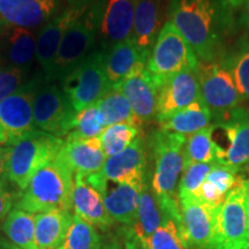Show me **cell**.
<instances>
[{"label":"cell","instance_id":"1","mask_svg":"<svg viewBox=\"0 0 249 249\" xmlns=\"http://www.w3.org/2000/svg\"><path fill=\"white\" fill-rule=\"evenodd\" d=\"M62 149V148H61ZM75 173L61 150L26 187L17 207L30 213L73 211Z\"/></svg>","mask_w":249,"mask_h":249},{"label":"cell","instance_id":"2","mask_svg":"<svg viewBox=\"0 0 249 249\" xmlns=\"http://www.w3.org/2000/svg\"><path fill=\"white\" fill-rule=\"evenodd\" d=\"M65 141L61 138L35 129L8 147L5 176L24 191L34 176L55 158Z\"/></svg>","mask_w":249,"mask_h":249},{"label":"cell","instance_id":"3","mask_svg":"<svg viewBox=\"0 0 249 249\" xmlns=\"http://www.w3.org/2000/svg\"><path fill=\"white\" fill-rule=\"evenodd\" d=\"M216 12L210 0H173L171 22L202 61L213 60L218 44Z\"/></svg>","mask_w":249,"mask_h":249},{"label":"cell","instance_id":"4","mask_svg":"<svg viewBox=\"0 0 249 249\" xmlns=\"http://www.w3.org/2000/svg\"><path fill=\"white\" fill-rule=\"evenodd\" d=\"M107 0H92V2L65 34L54 61L51 82L61 81L92 52L96 38L99 35L102 18Z\"/></svg>","mask_w":249,"mask_h":249},{"label":"cell","instance_id":"5","mask_svg":"<svg viewBox=\"0 0 249 249\" xmlns=\"http://www.w3.org/2000/svg\"><path fill=\"white\" fill-rule=\"evenodd\" d=\"M186 139V136L163 129L154 134L151 143L155 157L152 192L158 203L179 201L176 188L185 165Z\"/></svg>","mask_w":249,"mask_h":249},{"label":"cell","instance_id":"6","mask_svg":"<svg viewBox=\"0 0 249 249\" xmlns=\"http://www.w3.org/2000/svg\"><path fill=\"white\" fill-rule=\"evenodd\" d=\"M213 249H249V179L238 178L220 205Z\"/></svg>","mask_w":249,"mask_h":249},{"label":"cell","instance_id":"7","mask_svg":"<svg viewBox=\"0 0 249 249\" xmlns=\"http://www.w3.org/2000/svg\"><path fill=\"white\" fill-rule=\"evenodd\" d=\"M198 58L176 26L167 21L158 33L157 39L148 58L147 71L156 87L170 76L185 70H196Z\"/></svg>","mask_w":249,"mask_h":249},{"label":"cell","instance_id":"8","mask_svg":"<svg viewBox=\"0 0 249 249\" xmlns=\"http://www.w3.org/2000/svg\"><path fill=\"white\" fill-rule=\"evenodd\" d=\"M76 112L95 104L112 88L105 71V51H92L61 81Z\"/></svg>","mask_w":249,"mask_h":249},{"label":"cell","instance_id":"9","mask_svg":"<svg viewBox=\"0 0 249 249\" xmlns=\"http://www.w3.org/2000/svg\"><path fill=\"white\" fill-rule=\"evenodd\" d=\"M196 73L201 98L210 110L213 119L214 118L216 121L223 119L230 112L239 107L242 97L225 64L201 61Z\"/></svg>","mask_w":249,"mask_h":249},{"label":"cell","instance_id":"10","mask_svg":"<svg viewBox=\"0 0 249 249\" xmlns=\"http://www.w3.org/2000/svg\"><path fill=\"white\" fill-rule=\"evenodd\" d=\"M76 113L64 89L54 83L38 86L33 102L37 129L58 138L67 136L73 130Z\"/></svg>","mask_w":249,"mask_h":249},{"label":"cell","instance_id":"11","mask_svg":"<svg viewBox=\"0 0 249 249\" xmlns=\"http://www.w3.org/2000/svg\"><path fill=\"white\" fill-rule=\"evenodd\" d=\"M92 0H65V6L55 17L40 28L36 38V61L44 71V80L51 82L59 46L71 24L87 11Z\"/></svg>","mask_w":249,"mask_h":249},{"label":"cell","instance_id":"12","mask_svg":"<svg viewBox=\"0 0 249 249\" xmlns=\"http://www.w3.org/2000/svg\"><path fill=\"white\" fill-rule=\"evenodd\" d=\"M39 81L31 80L0 103V145L12 147L28 133L37 129L33 102Z\"/></svg>","mask_w":249,"mask_h":249},{"label":"cell","instance_id":"13","mask_svg":"<svg viewBox=\"0 0 249 249\" xmlns=\"http://www.w3.org/2000/svg\"><path fill=\"white\" fill-rule=\"evenodd\" d=\"M179 204L183 235L189 249H213L220 207L214 208L196 197L181 198Z\"/></svg>","mask_w":249,"mask_h":249},{"label":"cell","instance_id":"14","mask_svg":"<svg viewBox=\"0 0 249 249\" xmlns=\"http://www.w3.org/2000/svg\"><path fill=\"white\" fill-rule=\"evenodd\" d=\"M213 126L222 132L226 145L218 164L240 170L249 164V110L238 107Z\"/></svg>","mask_w":249,"mask_h":249},{"label":"cell","instance_id":"15","mask_svg":"<svg viewBox=\"0 0 249 249\" xmlns=\"http://www.w3.org/2000/svg\"><path fill=\"white\" fill-rule=\"evenodd\" d=\"M62 8L61 0H0V23L31 30L44 26Z\"/></svg>","mask_w":249,"mask_h":249},{"label":"cell","instance_id":"16","mask_svg":"<svg viewBox=\"0 0 249 249\" xmlns=\"http://www.w3.org/2000/svg\"><path fill=\"white\" fill-rule=\"evenodd\" d=\"M114 88L127 98L140 126L157 119L158 88L148 73L147 66L138 68Z\"/></svg>","mask_w":249,"mask_h":249},{"label":"cell","instance_id":"17","mask_svg":"<svg viewBox=\"0 0 249 249\" xmlns=\"http://www.w3.org/2000/svg\"><path fill=\"white\" fill-rule=\"evenodd\" d=\"M145 166V145L141 136H138L124 151L107 157L101 172L110 182L143 186Z\"/></svg>","mask_w":249,"mask_h":249},{"label":"cell","instance_id":"18","mask_svg":"<svg viewBox=\"0 0 249 249\" xmlns=\"http://www.w3.org/2000/svg\"><path fill=\"white\" fill-rule=\"evenodd\" d=\"M201 98L196 70H185L170 76L158 89L157 120L181 110Z\"/></svg>","mask_w":249,"mask_h":249},{"label":"cell","instance_id":"19","mask_svg":"<svg viewBox=\"0 0 249 249\" xmlns=\"http://www.w3.org/2000/svg\"><path fill=\"white\" fill-rule=\"evenodd\" d=\"M136 1L138 0H107L99 29L105 52L132 37Z\"/></svg>","mask_w":249,"mask_h":249},{"label":"cell","instance_id":"20","mask_svg":"<svg viewBox=\"0 0 249 249\" xmlns=\"http://www.w3.org/2000/svg\"><path fill=\"white\" fill-rule=\"evenodd\" d=\"M35 34L29 29L0 23V58L6 66L26 71L36 59Z\"/></svg>","mask_w":249,"mask_h":249},{"label":"cell","instance_id":"21","mask_svg":"<svg viewBox=\"0 0 249 249\" xmlns=\"http://www.w3.org/2000/svg\"><path fill=\"white\" fill-rule=\"evenodd\" d=\"M73 211L74 214L99 229H107L114 224L105 208L103 195L79 173H75L74 178Z\"/></svg>","mask_w":249,"mask_h":249},{"label":"cell","instance_id":"22","mask_svg":"<svg viewBox=\"0 0 249 249\" xmlns=\"http://www.w3.org/2000/svg\"><path fill=\"white\" fill-rule=\"evenodd\" d=\"M61 152L74 173L85 177L101 172L107 158L99 138L66 139Z\"/></svg>","mask_w":249,"mask_h":249},{"label":"cell","instance_id":"23","mask_svg":"<svg viewBox=\"0 0 249 249\" xmlns=\"http://www.w3.org/2000/svg\"><path fill=\"white\" fill-rule=\"evenodd\" d=\"M102 193L103 201L108 214L114 222L132 226L136 222L142 187L130 183H113Z\"/></svg>","mask_w":249,"mask_h":249},{"label":"cell","instance_id":"24","mask_svg":"<svg viewBox=\"0 0 249 249\" xmlns=\"http://www.w3.org/2000/svg\"><path fill=\"white\" fill-rule=\"evenodd\" d=\"M147 55L132 38L126 39L105 52V71L112 87H116L133 71L147 66Z\"/></svg>","mask_w":249,"mask_h":249},{"label":"cell","instance_id":"25","mask_svg":"<svg viewBox=\"0 0 249 249\" xmlns=\"http://www.w3.org/2000/svg\"><path fill=\"white\" fill-rule=\"evenodd\" d=\"M160 23V0H138L130 38L142 52L150 55Z\"/></svg>","mask_w":249,"mask_h":249},{"label":"cell","instance_id":"26","mask_svg":"<svg viewBox=\"0 0 249 249\" xmlns=\"http://www.w3.org/2000/svg\"><path fill=\"white\" fill-rule=\"evenodd\" d=\"M213 114L202 98H198L188 107L178 110L169 116L158 119L160 129L189 136L198 130L210 126Z\"/></svg>","mask_w":249,"mask_h":249},{"label":"cell","instance_id":"27","mask_svg":"<svg viewBox=\"0 0 249 249\" xmlns=\"http://www.w3.org/2000/svg\"><path fill=\"white\" fill-rule=\"evenodd\" d=\"M73 214L71 211L36 213L35 242L37 249H60Z\"/></svg>","mask_w":249,"mask_h":249},{"label":"cell","instance_id":"28","mask_svg":"<svg viewBox=\"0 0 249 249\" xmlns=\"http://www.w3.org/2000/svg\"><path fill=\"white\" fill-rule=\"evenodd\" d=\"M5 233L11 244L20 249H37L35 242V214L14 208L2 224Z\"/></svg>","mask_w":249,"mask_h":249},{"label":"cell","instance_id":"29","mask_svg":"<svg viewBox=\"0 0 249 249\" xmlns=\"http://www.w3.org/2000/svg\"><path fill=\"white\" fill-rule=\"evenodd\" d=\"M148 246L150 249H189L183 235L181 213H161L160 225L149 238Z\"/></svg>","mask_w":249,"mask_h":249},{"label":"cell","instance_id":"30","mask_svg":"<svg viewBox=\"0 0 249 249\" xmlns=\"http://www.w3.org/2000/svg\"><path fill=\"white\" fill-rule=\"evenodd\" d=\"M160 223L161 213L157 198L150 187L144 183L142 187L141 194H140L138 217H136L135 224L132 225V229L140 238L147 241L148 244L149 238L160 227Z\"/></svg>","mask_w":249,"mask_h":249},{"label":"cell","instance_id":"31","mask_svg":"<svg viewBox=\"0 0 249 249\" xmlns=\"http://www.w3.org/2000/svg\"><path fill=\"white\" fill-rule=\"evenodd\" d=\"M97 105L104 117L107 127L117 124H129L133 126H140L127 98L120 90L114 87H112L110 91L101 101L97 102Z\"/></svg>","mask_w":249,"mask_h":249},{"label":"cell","instance_id":"32","mask_svg":"<svg viewBox=\"0 0 249 249\" xmlns=\"http://www.w3.org/2000/svg\"><path fill=\"white\" fill-rule=\"evenodd\" d=\"M195 163H216L213 124L187 136L183 167Z\"/></svg>","mask_w":249,"mask_h":249},{"label":"cell","instance_id":"33","mask_svg":"<svg viewBox=\"0 0 249 249\" xmlns=\"http://www.w3.org/2000/svg\"><path fill=\"white\" fill-rule=\"evenodd\" d=\"M102 246V236L96 227L76 214H73V219L60 249H101Z\"/></svg>","mask_w":249,"mask_h":249},{"label":"cell","instance_id":"34","mask_svg":"<svg viewBox=\"0 0 249 249\" xmlns=\"http://www.w3.org/2000/svg\"><path fill=\"white\" fill-rule=\"evenodd\" d=\"M139 136V127L129 124H117L105 127L98 136L107 157L124 151Z\"/></svg>","mask_w":249,"mask_h":249},{"label":"cell","instance_id":"35","mask_svg":"<svg viewBox=\"0 0 249 249\" xmlns=\"http://www.w3.org/2000/svg\"><path fill=\"white\" fill-rule=\"evenodd\" d=\"M107 127L104 117L97 103L77 112L74 120L73 130L66 139H92L98 138Z\"/></svg>","mask_w":249,"mask_h":249},{"label":"cell","instance_id":"36","mask_svg":"<svg viewBox=\"0 0 249 249\" xmlns=\"http://www.w3.org/2000/svg\"><path fill=\"white\" fill-rule=\"evenodd\" d=\"M217 163H195L185 166L179 182L178 197L200 198L202 185L207 179L208 174Z\"/></svg>","mask_w":249,"mask_h":249},{"label":"cell","instance_id":"37","mask_svg":"<svg viewBox=\"0 0 249 249\" xmlns=\"http://www.w3.org/2000/svg\"><path fill=\"white\" fill-rule=\"evenodd\" d=\"M225 66L231 71L242 99H249V44L235 52L225 62Z\"/></svg>","mask_w":249,"mask_h":249},{"label":"cell","instance_id":"38","mask_svg":"<svg viewBox=\"0 0 249 249\" xmlns=\"http://www.w3.org/2000/svg\"><path fill=\"white\" fill-rule=\"evenodd\" d=\"M238 172L239 170L234 167L216 164L208 174L205 181L209 183L222 197L225 198L227 193L231 191L236 183V180H238L236 173Z\"/></svg>","mask_w":249,"mask_h":249},{"label":"cell","instance_id":"39","mask_svg":"<svg viewBox=\"0 0 249 249\" xmlns=\"http://www.w3.org/2000/svg\"><path fill=\"white\" fill-rule=\"evenodd\" d=\"M24 71L15 67L0 68V103L23 86Z\"/></svg>","mask_w":249,"mask_h":249},{"label":"cell","instance_id":"40","mask_svg":"<svg viewBox=\"0 0 249 249\" xmlns=\"http://www.w3.org/2000/svg\"><path fill=\"white\" fill-rule=\"evenodd\" d=\"M5 178L0 179V222L4 220L11 213L14 203V197L5 182Z\"/></svg>","mask_w":249,"mask_h":249},{"label":"cell","instance_id":"41","mask_svg":"<svg viewBox=\"0 0 249 249\" xmlns=\"http://www.w3.org/2000/svg\"><path fill=\"white\" fill-rule=\"evenodd\" d=\"M123 242L124 249H150L147 241L140 238L132 226H124L123 229Z\"/></svg>","mask_w":249,"mask_h":249},{"label":"cell","instance_id":"42","mask_svg":"<svg viewBox=\"0 0 249 249\" xmlns=\"http://www.w3.org/2000/svg\"><path fill=\"white\" fill-rule=\"evenodd\" d=\"M8 147H2L0 145V179L5 178V170H6V161L8 157Z\"/></svg>","mask_w":249,"mask_h":249},{"label":"cell","instance_id":"43","mask_svg":"<svg viewBox=\"0 0 249 249\" xmlns=\"http://www.w3.org/2000/svg\"><path fill=\"white\" fill-rule=\"evenodd\" d=\"M101 249H124V248L119 241L112 239V240L105 242V244H103Z\"/></svg>","mask_w":249,"mask_h":249},{"label":"cell","instance_id":"44","mask_svg":"<svg viewBox=\"0 0 249 249\" xmlns=\"http://www.w3.org/2000/svg\"><path fill=\"white\" fill-rule=\"evenodd\" d=\"M0 249H20V248H18L17 246H14L13 244H7V242L0 240Z\"/></svg>","mask_w":249,"mask_h":249},{"label":"cell","instance_id":"45","mask_svg":"<svg viewBox=\"0 0 249 249\" xmlns=\"http://www.w3.org/2000/svg\"><path fill=\"white\" fill-rule=\"evenodd\" d=\"M225 1L232 7H239L244 2V0H225Z\"/></svg>","mask_w":249,"mask_h":249},{"label":"cell","instance_id":"46","mask_svg":"<svg viewBox=\"0 0 249 249\" xmlns=\"http://www.w3.org/2000/svg\"><path fill=\"white\" fill-rule=\"evenodd\" d=\"M246 24H247V27L249 28V14L246 17Z\"/></svg>","mask_w":249,"mask_h":249},{"label":"cell","instance_id":"47","mask_svg":"<svg viewBox=\"0 0 249 249\" xmlns=\"http://www.w3.org/2000/svg\"><path fill=\"white\" fill-rule=\"evenodd\" d=\"M246 6H247V9L249 11V0H246Z\"/></svg>","mask_w":249,"mask_h":249},{"label":"cell","instance_id":"48","mask_svg":"<svg viewBox=\"0 0 249 249\" xmlns=\"http://www.w3.org/2000/svg\"><path fill=\"white\" fill-rule=\"evenodd\" d=\"M2 67V61H1V58H0V68Z\"/></svg>","mask_w":249,"mask_h":249}]
</instances>
